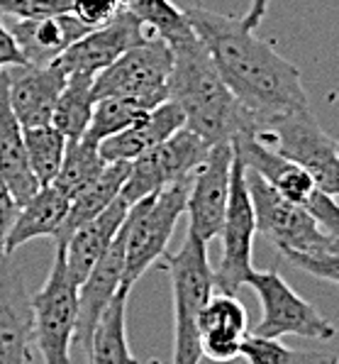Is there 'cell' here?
<instances>
[{
	"mask_svg": "<svg viewBox=\"0 0 339 364\" xmlns=\"http://www.w3.org/2000/svg\"><path fill=\"white\" fill-rule=\"evenodd\" d=\"M186 13L222 81L254 120L310 108L298 66L281 57L257 30H249L242 18L205 8H188Z\"/></svg>",
	"mask_w": 339,
	"mask_h": 364,
	"instance_id": "1",
	"label": "cell"
},
{
	"mask_svg": "<svg viewBox=\"0 0 339 364\" xmlns=\"http://www.w3.org/2000/svg\"><path fill=\"white\" fill-rule=\"evenodd\" d=\"M169 98L183 110L186 127L208 144L235 142L252 130L254 115L222 81L218 66L198 35L174 44Z\"/></svg>",
	"mask_w": 339,
	"mask_h": 364,
	"instance_id": "2",
	"label": "cell"
},
{
	"mask_svg": "<svg viewBox=\"0 0 339 364\" xmlns=\"http://www.w3.org/2000/svg\"><path fill=\"white\" fill-rule=\"evenodd\" d=\"M166 269L174 294V362L200 364V328L198 313L215 294V272L208 262V245L196 235H186V242L176 255L166 252L159 259Z\"/></svg>",
	"mask_w": 339,
	"mask_h": 364,
	"instance_id": "3",
	"label": "cell"
},
{
	"mask_svg": "<svg viewBox=\"0 0 339 364\" xmlns=\"http://www.w3.org/2000/svg\"><path fill=\"white\" fill-rule=\"evenodd\" d=\"M244 134H249L259 144L274 149L286 159L296 161L313 176L318 188L339 198L337 142L322 130L310 108L261 117V120H254L252 130Z\"/></svg>",
	"mask_w": 339,
	"mask_h": 364,
	"instance_id": "4",
	"label": "cell"
},
{
	"mask_svg": "<svg viewBox=\"0 0 339 364\" xmlns=\"http://www.w3.org/2000/svg\"><path fill=\"white\" fill-rule=\"evenodd\" d=\"M188 186H191V178L176 181L130 205L127 220L122 225V235H125L122 289L132 291V287L144 277V272L152 264H159V259L166 255L171 235L186 213Z\"/></svg>",
	"mask_w": 339,
	"mask_h": 364,
	"instance_id": "5",
	"label": "cell"
},
{
	"mask_svg": "<svg viewBox=\"0 0 339 364\" xmlns=\"http://www.w3.org/2000/svg\"><path fill=\"white\" fill-rule=\"evenodd\" d=\"M32 333L44 364H71V343L79 328V287L69 277L64 247L57 245L47 282L32 294Z\"/></svg>",
	"mask_w": 339,
	"mask_h": 364,
	"instance_id": "6",
	"label": "cell"
},
{
	"mask_svg": "<svg viewBox=\"0 0 339 364\" xmlns=\"http://www.w3.org/2000/svg\"><path fill=\"white\" fill-rule=\"evenodd\" d=\"M247 186L252 193L257 232L286 255H318L339 252V240L327 235L303 205L283 198L257 171L247 169Z\"/></svg>",
	"mask_w": 339,
	"mask_h": 364,
	"instance_id": "7",
	"label": "cell"
},
{
	"mask_svg": "<svg viewBox=\"0 0 339 364\" xmlns=\"http://www.w3.org/2000/svg\"><path fill=\"white\" fill-rule=\"evenodd\" d=\"M174 69V49L159 37H149L140 47H132L118 61L96 74L93 96H127L157 108L169 100V81Z\"/></svg>",
	"mask_w": 339,
	"mask_h": 364,
	"instance_id": "8",
	"label": "cell"
},
{
	"mask_svg": "<svg viewBox=\"0 0 339 364\" xmlns=\"http://www.w3.org/2000/svg\"><path fill=\"white\" fill-rule=\"evenodd\" d=\"M247 287H252L259 296L261 321L254 333L261 338L300 335L310 340H332L337 335V328L310 301H305L288 287L276 269H266V272L254 269L247 279Z\"/></svg>",
	"mask_w": 339,
	"mask_h": 364,
	"instance_id": "9",
	"label": "cell"
},
{
	"mask_svg": "<svg viewBox=\"0 0 339 364\" xmlns=\"http://www.w3.org/2000/svg\"><path fill=\"white\" fill-rule=\"evenodd\" d=\"M222 255L215 272V289L222 294L237 296V291L247 287L249 274L254 272L252 247L257 237V215H254L252 193L247 186V166L240 156H235L230 183V200H227L225 223H222Z\"/></svg>",
	"mask_w": 339,
	"mask_h": 364,
	"instance_id": "10",
	"label": "cell"
},
{
	"mask_svg": "<svg viewBox=\"0 0 339 364\" xmlns=\"http://www.w3.org/2000/svg\"><path fill=\"white\" fill-rule=\"evenodd\" d=\"M210 147L213 144L205 142L200 134L183 127L149 152L137 156L135 161H130V173L120 196L132 205L144 196L157 193L176 181H186L208 156Z\"/></svg>",
	"mask_w": 339,
	"mask_h": 364,
	"instance_id": "11",
	"label": "cell"
},
{
	"mask_svg": "<svg viewBox=\"0 0 339 364\" xmlns=\"http://www.w3.org/2000/svg\"><path fill=\"white\" fill-rule=\"evenodd\" d=\"M235 144L220 142L210 147L208 156L193 171L188 186V235H196L205 245L220 237L225 223L227 200H230L232 166H235Z\"/></svg>",
	"mask_w": 339,
	"mask_h": 364,
	"instance_id": "12",
	"label": "cell"
},
{
	"mask_svg": "<svg viewBox=\"0 0 339 364\" xmlns=\"http://www.w3.org/2000/svg\"><path fill=\"white\" fill-rule=\"evenodd\" d=\"M152 37L130 8H122L110 22L93 27L57 59L66 74H100L132 47Z\"/></svg>",
	"mask_w": 339,
	"mask_h": 364,
	"instance_id": "13",
	"label": "cell"
},
{
	"mask_svg": "<svg viewBox=\"0 0 339 364\" xmlns=\"http://www.w3.org/2000/svg\"><path fill=\"white\" fill-rule=\"evenodd\" d=\"M66 76L69 74H66L59 61L47 66L20 64L3 69L10 108H13L22 130L52 125L59 96L66 86Z\"/></svg>",
	"mask_w": 339,
	"mask_h": 364,
	"instance_id": "14",
	"label": "cell"
},
{
	"mask_svg": "<svg viewBox=\"0 0 339 364\" xmlns=\"http://www.w3.org/2000/svg\"><path fill=\"white\" fill-rule=\"evenodd\" d=\"M32 294L13 257L0 259V364H32Z\"/></svg>",
	"mask_w": 339,
	"mask_h": 364,
	"instance_id": "15",
	"label": "cell"
},
{
	"mask_svg": "<svg viewBox=\"0 0 339 364\" xmlns=\"http://www.w3.org/2000/svg\"><path fill=\"white\" fill-rule=\"evenodd\" d=\"M200 352L210 362L227 364L242 357V343L249 335V316L237 296L213 294L198 313Z\"/></svg>",
	"mask_w": 339,
	"mask_h": 364,
	"instance_id": "16",
	"label": "cell"
},
{
	"mask_svg": "<svg viewBox=\"0 0 339 364\" xmlns=\"http://www.w3.org/2000/svg\"><path fill=\"white\" fill-rule=\"evenodd\" d=\"M125 277V235L115 237L108 252L98 259L83 284L79 287V328H76V343L88 345L98 321L103 318L105 308L118 296Z\"/></svg>",
	"mask_w": 339,
	"mask_h": 364,
	"instance_id": "17",
	"label": "cell"
},
{
	"mask_svg": "<svg viewBox=\"0 0 339 364\" xmlns=\"http://www.w3.org/2000/svg\"><path fill=\"white\" fill-rule=\"evenodd\" d=\"M127 213H130V203L120 196L100 215L83 223L76 232H71V237L61 245L66 269H69V277L74 279L76 287H81L83 279L98 264L100 257L115 242V237L120 235L122 225L127 220Z\"/></svg>",
	"mask_w": 339,
	"mask_h": 364,
	"instance_id": "18",
	"label": "cell"
},
{
	"mask_svg": "<svg viewBox=\"0 0 339 364\" xmlns=\"http://www.w3.org/2000/svg\"><path fill=\"white\" fill-rule=\"evenodd\" d=\"M18 42L22 57L32 66L54 64L66 49L86 35L88 27L71 13L32 20H5Z\"/></svg>",
	"mask_w": 339,
	"mask_h": 364,
	"instance_id": "19",
	"label": "cell"
},
{
	"mask_svg": "<svg viewBox=\"0 0 339 364\" xmlns=\"http://www.w3.org/2000/svg\"><path fill=\"white\" fill-rule=\"evenodd\" d=\"M183 127H186V115L169 98L154 110H149L142 120H137L127 130L113 134V137H105L98 144L100 156L108 164H113V161H135L137 156L149 152L152 147H157L164 139H169L171 134L183 130Z\"/></svg>",
	"mask_w": 339,
	"mask_h": 364,
	"instance_id": "20",
	"label": "cell"
},
{
	"mask_svg": "<svg viewBox=\"0 0 339 364\" xmlns=\"http://www.w3.org/2000/svg\"><path fill=\"white\" fill-rule=\"evenodd\" d=\"M0 176L8 183L18 205H25L42 188L27 159L25 130L10 108L3 71H0Z\"/></svg>",
	"mask_w": 339,
	"mask_h": 364,
	"instance_id": "21",
	"label": "cell"
},
{
	"mask_svg": "<svg viewBox=\"0 0 339 364\" xmlns=\"http://www.w3.org/2000/svg\"><path fill=\"white\" fill-rule=\"evenodd\" d=\"M69 205L71 198L59 186H54V183L42 186L25 205H20L18 218L10 228L8 242H5V255L13 257V252L27 245L30 240L57 237L66 215H69Z\"/></svg>",
	"mask_w": 339,
	"mask_h": 364,
	"instance_id": "22",
	"label": "cell"
},
{
	"mask_svg": "<svg viewBox=\"0 0 339 364\" xmlns=\"http://www.w3.org/2000/svg\"><path fill=\"white\" fill-rule=\"evenodd\" d=\"M127 173H130V161H113L100 171L98 178H93L83 191H79L71 198L69 215H66L64 225H61L59 235L54 237V245H64L71 237V232H76L83 223L93 220L108 208L113 200L120 198L122 186L127 181Z\"/></svg>",
	"mask_w": 339,
	"mask_h": 364,
	"instance_id": "23",
	"label": "cell"
},
{
	"mask_svg": "<svg viewBox=\"0 0 339 364\" xmlns=\"http://www.w3.org/2000/svg\"><path fill=\"white\" fill-rule=\"evenodd\" d=\"M127 296L130 291L120 289L118 296L105 308L91 340L83 347L86 364H140L127 343Z\"/></svg>",
	"mask_w": 339,
	"mask_h": 364,
	"instance_id": "24",
	"label": "cell"
},
{
	"mask_svg": "<svg viewBox=\"0 0 339 364\" xmlns=\"http://www.w3.org/2000/svg\"><path fill=\"white\" fill-rule=\"evenodd\" d=\"M93 74H69L66 76V86L59 96L57 110H54L52 125L64 134L69 142H76L86 134L88 125L93 117Z\"/></svg>",
	"mask_w": 339,
	"mask_h": 364,
	"instance_id": "25",
	"label": "cell"
},
{
	"mask_svg": "<svg viewBox=\"0 0 339 364\" xmlns=\"http://www.w3.org/2000/svg\"><path fill=\"white\" fill-rule=\"evenodd\" d=\"M105 166H108V161L100 156L98 142L81 137L76 142H69V147H66L61 169L57 173V178H54V186H59L69 198H74L93 178L100 176V171Z\"/></svg>",
	"mask_w": 339,
	"mask_h": 364,
	"instance_id": "26",
	"label": "cell"
},
{
	"mask_svg": "<svg viewBox=\"0 0 339 364\" xmlns=\"http://www.w3.org/2000/svg\"><path fill=\"white\" fill-rule=\"evenodd\" d=\"M130 10L142 20L149 35L164 39L169 47L196 35L188 13L181 10L174 0H137L135 5H130Z\"/></svg>",
	"mask_w": 339,
	"mask_h": 364,
	"instance_id": "27",
	"label": "cell"
},
{
	"mask_svg": "<svg viewBox=\"0 0 339 364\" xmlns=\"http://www.w3.org/2000/svg\"><path fill=\"white\" fill-rule=\"evenodd\" d=\"M25 147H27V159H30L32 173L37 176L40 186L54 183V178H57V173L61 169V161H64L66 147H69V139L54 125L27 127Z\"/></svg>",
	"mask_w": 339,
	"mask_h": 364,
	"instance_id": "28",
	"label": "cell"
},
{
	"mask_svg": "<svg viewBox=\"0 0 339 364\" xmlns=\"http://www.w3.org/2000/svg\"><path fill=\"white\" fill-rule=\"evenodd\" d=\"M154 108H147L144 103L127 96H105L98 98L93 105V117L91 125L83 137L93 139V142H103L105 137H113L122 130H127L130 125H135L137 120H142L144 115Z\"/></svg>",
	"mask_w": 339,
	"mask_h": 364,
	"instance_id": "29",
	"label": "cell"
},
{
	"mask_svg": "<svg viewBox=\"0 0 339 364\" xmlns=\"http://www.w3.org/2000/svg\"><path fill=\"white\" fill-rule=\"evenodd\" d=\"M242 357L249 364H339L335 352L325 350H293L281 338H261L249 333L242 343Z\"/></svg>",
	"mask_w": 339,
	"mask_h": 364,
	"instance_id": "30",
	"label": "cell"
},
{
	"mask_svg": "<svg viewBox=\"0 0 339 364\" xmlns=\"http://www.w3.org/2000/svg\"><path fill=\"white\" fill-rule=\"evenodd\" d=\"M71 13V0H0V15L5 20H32Z\"/></svg>",
	"mask_w": 339,
	"mask_h": 364,
	"instance_id": "31",
	"label": "cell"
},
{
	"mask_svg": "<svg viewBox=\"0 0 339 364\" xmlns=\"http://www.w3.org/2000/svg\"><path fill=\"white\" fill-rule=\"evenodd\" d=\"M122 10L120 0H71V15L88 30L110 22Z\"/></svg>",
	"mask_w": 339,
	"mask_h": 364,
	"instance_id": "32",
	"label": "cell"
},
{
	"mask_svg": "<svg viewBox=\"0 0 339 364\" xmlns=\"http://www.w3.org/2000/svg\"><path fill=\"white\" fill-rule=\"evenodd\" d=\"M305 210L318 220V225L325 230L327 235L339 240V200L335 196L325 193L322 188L313 193V198L305 203Z\"/></svg>",
	"mask_w": 339,
	"mask_h": 364,
	"instance_id": "33",
	"label": "cell"
},
{
	"mask_svg": "<svg viewBox=\"0 0 339 364\" xmlns=\"http://www.w3.org/2000/svg\"><path fill=\"white\" fill-rule=\"evenodd\" d=\"M18 200L13 198V193H10L8 183L3 181V176H0V259L5 255V242H8V235H10V228H13L15 218H18Z\"/></svg>",
	"mask_w": 339,
	"mask_h": 364,
	"instance_id": "34",
	"label": "cell"
},
{
	"mask_svg": "<svg viewBox=\"0 0 339 364\" xmlns=\"http://www.w3.org/2000/svg\"><path fill=\"white\" fill-rule=\"evenodd\" d=\"M20 64H27L25 57H22L18 42H15L13 32H10L8 22L0 15V71L8 69V66H20Z\"/></svg>",
	"mask_w": 339,
	"mask_h": 364,
	"instance_id": "35",
	"label": "cell"
},
{
	"mask_svg": "<svg viewBox=\"0 0 339 364\" xmlns=\"http://www.w3.org/2000/svg\"><path fill=\"white\" fill-rule=\"evenodd\" d=\"M271 0H252L247 8V13L242 15V22L249 27V30H257V27L264 22V18L269 15Z\"/></svg>",
	"mask_w": 339,
	"mask_h": 364,
	"instance_id": "36",
	"label": "cell"
},
{
	"mask_svg": "<svg viewBox=\"0 0 339 364\" xmlns=\"http://www.w3.org/2000/svg\"><path fill=\"white\" fill-rule=\"evenodd\" d=\"M120 3H122V8H130V5H135L137 0H120Z\"/></svg>",
	"mask_w": 339,
	"mask_h": 364,
	"instance_id": "37",
	"label": "cell"
},
{
	"mask_svg": "<svg viewBox=\"0 0 339 364\" xmlns=\"http://www.w3.org/2000/svg\"><path fill=\"white\" fill-rule=\"evenodd\" d=\"M337 149H339V142H337Z\"/></svg>",
	"mask_w": 339,
	"mask_h": 364,
	"instance_id": "38",
	"label": "cell"
},
{
	"mask_svg": "<svg viewBox=\"0 0 339 364\" xmlns=\"http://www.w3.org/2000/svg\"><path fill=\"white\" fill-rule=\"evenodd\" d=\"M337 284H339V279H337Z\"/></svg>",
	"mask_w": 339,
	"mask_h": 364,
	"instance_id": "39",
	"label": "cell"
}]
</instances>
